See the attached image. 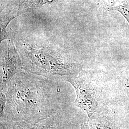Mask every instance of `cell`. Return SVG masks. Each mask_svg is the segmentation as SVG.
<instances>
[{"mask_svg":"<svg viewBox=\"0 0 129 129\" xmlns=\"http://www.w3.org/2000/svg\"><path fill=\"white\" fill-rule=\"evenodd\" d=\"M111 10L119 12L126 19L129 24V0H124Z\"/></svg>","mask_w":129,"mask_h":129,"instance_id":"obj_8","label":"cell"},{"mask_svg":"<svg viewBox=\"0 0 129 129\" xmlns=\"http://www.w3.org/2000/svg\"><path fill=\"white\" fill-rule=\"evenodd\" d=\"M84 112L73 104L40 121L31 129H80L86 121Z\"/></svg>","mask_w":129,"mask_h":129,"instance_id":"obj_4","label":"cell"},{"mask_svg":"<svg viewBox=\"0 0 129 129\" xmlns=\"http://www.w3.org/2000/svg\"><path fill=\"white\" fill-rule=\"evenodd\" d=\"M104 2V5L107 7L109 8L110 9H112L116 5L123 1L124 0H102Z\"/></svg>","mask_w":129,"mask_h":129,"instance_id":"obj_9","label":"cell"},{"mask_svg":"<svg viewBox=\"0 0 129 129\" xmlns=\"http://www.w3.org/2000/svg\"><path fill=\"white\" fill-rule=\"evenodd\" d=\"M23 55V69L32 74L70 76L80 70L79 64L48 46L28 44Z\"/></svg>","mask_w":129,"mask_h":129,"instance_id":"obj_2","label":"cell"},{"mask_svg":"<svg viewBox=\"0 0 129 129\" xmlns=\"http://www.w3.org/2000/svg\"><path fill=\"white\" fill-rule=\"evenodd\" d=\"M0 120L1 129H31L34 126L22 120L9 119Z\"/></svg>","mask_w":129,"mask_h":129,"instance_id":"obj_7","label":"cell"},{"mask_svg":"<svg viewBox=\"0 0 129 129\" xmlns=\"http://www.w3.org/2000/svg\"><path fill=\"white\" fill-rule=\"evenodd\" d=\"M23 69L22 61L13 42L5 39L1 44V91H4L14 76Z\"/></svg>","mask_w":129,"mask_h":129,"instance_id":"obj_5","label":"cell"},{"mask_svg":"<svg viewBox=\"0 0 129 129\" xmlns=\"http://www.w3.org/2000/svg\"><path fill=\"white\" fill-rule=\"evenodd\" d=\"M55 0H10L12 8L18 15Z\"/></svg>","mask_w":129,"mask_h":129,"instance_id":"obj_6","label":"cell"},{"mask_svg":"<svg viewBox=\"0 0 129 129\" xmlns=\"http://www.w3.org/2000/svg\"><path fill=\"white\" fill-rule=\"evenodd\" d=\"M6 89V106L1 120H22L33 125L73 105L75 98L48 79L22 72L14 76Z\"/></svg>","mask_w":129,"mask_h":129,"instance_id":"obj_1","label":"cell"},{"mask_svg":"<svg viewBox=\"0 0 129 129\" xmlns=\"http://www.w3.org/2000/svg\"><path fill=\"white\" fill-rule=\"evenodd\" d=\"M67 80L72 85L76 92L73 105L83 111L89 118L102 104V89L82 75L68 76Z\"/></svg>","mask_w":129,"mask_h":129,"instance_id":"obj_3","label":"cell"},{"mask_svg":"<svg viewBox=\"0 0 129 129\" xmlns=\"http://www.w3.org/2000/svg\"><path fill=\"white\" fill-rule=\"evenodd\" d=\"M8 0H1V11L4 8Z\"/></svg>","mask_w":129,"mask_h":129,"instance_id":"obj_10","label":"cell"},{"mask_svg":"<svg viewBox=\"0 0 129 129\" xmlns=\"http://www.w3.org/2000/svg\"><path fill=\"white\" fill-rule=\"evenodd\" d=\"M80 129H88V122L85 121L81 125Z\"/></svg>","mask_w":129,"mask_h":129,"instance_id":"obj_11","label":"cell"}]
</instances>
